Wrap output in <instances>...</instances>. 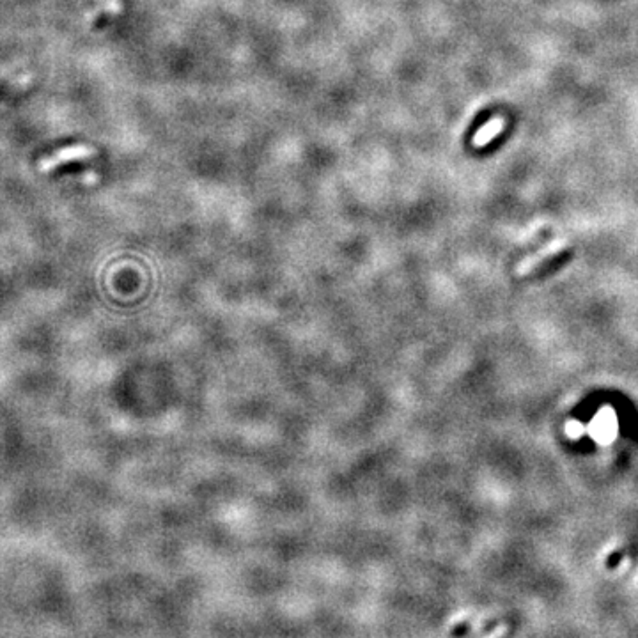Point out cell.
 Returning <instances> with one entry per match:
<instances>
[{"mask_svg": "<svg viewBox=\"0 0 638 638\" xmlns=\"http://www.w3.org/2000/svg\"><path fill=\"white\" fill-rule=\"evenodd\" d=\"M575 256V249L568 243H550L539 252L530 254L516 268V275L523 281H537L553 275L564 268Z\"/></svg>", "mask_w": 638, "mask_h": 638, "instance_id": "1", "label": "cell"}, {"mask_svg": "<svg viewBox=\"0 0 638 638\" xmlns=\"http://www.w3.org/2000/svg\"><path fill=\"white\" fill-rule=\"evenodd\" d=\"M94 156V149L89 148V146H73V148H66L57 151L55 155L48 156L45 158L41 164H39V169L43 172H50L52 169L59 167V165L68 164V162H75V160H86Z\"/></svg>", "mask_w": 638, "mask_h": 638, "instance_id": "2", "label": "cell"}, {"mask_svg": "<svg viewBox=\"0 0 638 638\" xmlns=\"http://www.w3.org/2000/svg\"><path fill=\"white\" fill-rule=\"evenodd\" d=\"M493 117H495V109H493V107L481 110V112H478L477 116L474 117V121L470 123V126H468V132H467V135H465V141L470 142L472 139L475 137V133H477L478 130L483 128V126L486 125L488 121H491Z\"/></svg>", "mask_w": 638, "mask_h": 638, "instance_id": "3", "label": "cell"}, {"mask_svg": "<svg viewBox=\"0 0 638 638\" xmlns=\"http://www.w3.org/2000/svg\"><path fill=\"white\" fill-rule=\"evenodd\" d=\"M507 133H509V132H507V130H504V132L500 133V135L495 137V139H491V141H490L491 144L484 146V148L481 149V153H483V155H490V153H493L495 149L500 148V146H502V142L507 139Z\"/></svg>", "mask_w": 638, "mask_h": 638, "instance_id": "4", "label": "cell"}, {"mask_svg": "<svg viewBox=\"0 0 638 638\" xmlns=\"http://www.w3.org/2000/svg\"><path fill=\"white\" fill-rule=\"evenodd\" d=\"M507 631H509V628H507L506 624H500V626L495 628V630L491 631L490 635H486L484 638H502L504 635H507Z\"/></svg>", "mask_w": 638, "mask_h": 638, "instance_id": "5", "label": "cell"}, {"mask_svg": "<svg viewBox=\"0 0 638 638\" xmlns=\"http://www.w3.org/2000/svg\"><path fill=\"white\" fill-rule=\"evenodd\" d=\"M468 617H470V612H461V614H458L456 617H452V619L449 621V628L456 626V624H460L461 621L468 619Z\"/></svg>", "mask_w": 638, "mask_h": 638, "instance_id": "6", "label": "cell"}]
</instances>
